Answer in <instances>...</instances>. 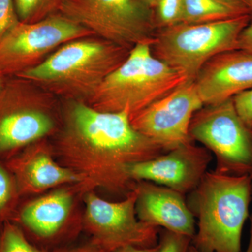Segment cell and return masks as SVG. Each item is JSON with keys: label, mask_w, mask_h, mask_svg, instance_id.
Returning <instances> with one entry per match:
<instances>
[{"label": "cell", "mask_w": 252, "mask_h": 252, "mask_svg": "<svg viewBox=\"0 0 252 252\" xmlns=\"http://www.w3.org/2000/svg\"><path fill=\"white\" fill-rule=\"evenodd\" d=\"M61 122L51 144L54 157L88 190L125 198L136 183L131 165L167 152L135 130L126 112H99L83 101L64 100Z\"/></svg>", "instance_id": "6da1fadb"}, {"label": "cell", "mask_w": 252, "mask_h": 252, "mask_svg": "<svg viewBox=\"0 0 252 252\" xmlns=\"http://www.w3.org/2000/svg\"><path fill=\"white\" fill-rule=\"evenodd\" d=\"M131 49L95 36L69 41L41 64L18 74L56 97L86 102Z\"/></svg>", "instance_id": "7a4b0ae2"}, {"label": "cell", "mask_w": 252, "mask_h": 252, "mask_svg": "<svg viewBox=\"0 0 252 252\" xmlns=\"http://www.w3.org/2000/svg\"><path fill=\"white\" fill-rule=\"evenodd\" d=\"M252 177L207 171L186 195L197 218L191 245L200 252H242V233L249 217Z\"/></svg>", "instance_id": "3957f363"}, {"label": "cell", "mask_w": 252, "mask_h": 252, "mask_svg": "<svg viewBox=\"0 0 252 252\" xmlns=\"http://www.w3.org/2000/svg\"><path fill=\"white\" fill-rule=\"evenodd\" d=\"M151 43L134 46L124 63L106 78L86 103L99 112H140L187 82L182 73L152 54Z\"/></svg>", "instance_id": "277c9868"}, {"label": "cell", "mask_w": 252, "mask_h": 252, "mask_svg": "<svg viewBox=\"0 0 252 252\" xmlns=\"http://www.w3.org/2000/svg\"><path fill=\"white\" fill-rule=\"evenodd\" d=\"M250 23L249 14H244L217 22L180 23L157 30L151 49L158 59L194 81L209 60L239 49V37Z\"/></svg>", "instance_id": "5b68a950"}, {"label": "cell", "mask_w": 252, "mask_h": 252, "mask_svg": "<svg viewBox=\"0 0 252 252\" xmlns=\"http://www.w3.org/2000/svg\"><path fill=\"white\" fill-rule=\"evenodd\" d=\"M0 91V157H14L59 127L56 96L22 78ZM6 84V83H5Z\"/></svg>", "instance_id": "8992f818"}, {"label": "cell", "mask_w": 252, "mask_h": 252, "mask_svg": "<svg viewBox=\"0 0 252 252\" xmlns=\"http://www.w3.org/2000/svg\"><path fill=\"white\" fill-rule=\"evenodd\" d=\"M59 13L94 36L129 49L152 42L157 31L154 10L140 0H64Z\"/></svg>", "instance_id": "52a82bcc"}, {"label": "cell", "mask_w": 252, "mask_h": 252, "mask_svg": "<svg viewBox=\"0 0 252 252\" xmlns=\"http://www.w3.org/2000/svg\"><path fill=\"white\" fill-rule=\"evenodd\" d=\"M189 134L215 155V171L252 177V134L235 109L233 98L205 105L194 114Z\"/></svg>", "instance_id": "ba28073f"}, {"label": "cell", "mask_w": 252, "mask_h": 252, "mask_svg": "<svg viewBox=\"0 0 252 252\" xmlns=\"http://www.w3.org/2000/svg\"><path fill=\"white\" fill-rule=\"evenodd\" d=\"M92 36L61 13L38 22H19L0 39V77H16L39 65L63 44Z\"/></svg>", "instance_id": "9c48e42d"}, {"label": "cell", "mask_w": 252, "mask_h": 252, "mask_svg": "<svg viewBox=\"0 0 252 252\" xmlns=\"http://www.w3.org/2000/svg\"><path fill=\"white\" fill-rule=\"evenodd\" d=\"M83 200L81 226L93 243L112 252L127 246L153 248L158 243L161 228L137 218L135 188L117 202L104 200L94 190L86 192Z\"/></svg>", "instance_id": "30bf717a"}, {"label": "cell", "mask_w": 252, "mask_h": 252, "mask_svg": "<svg viewBox=\"0 0 252 252\" xmlns=\"http://www.w3.org/2000/svg\"><path fill=\"white\" fill-rule=\"evenodd\" d=\"M89 190L81 182L63 186L33 199L18 209L14 222L39 248L58 250L82 230L81 218L74 213L78 197Z\"/></svg>", "instance_id": "8fae6325"}, {"label": "cell", "mask_w": 252, "mask_h": 252, "mask_svg": "<svg viewBox=\"0 0 252 252\" xmlns=\"http://www.w3.org/2000/svg\"><path fill=\"white\" fill-rule=\"evenodd\" d=\"M203 106L193 81H187L129 118L135 130L168 152L193 141L189 134L190 122Z\"/></svg>", "instance_id": "7c38bea8"}, {"label": "cell", "mask_w": 252, "mask_h": 252, "mask_svg": "<svg viewBox=\"0 0 252 252\" xmlns=\"http://www.w3.org/2000/svg\"><path fill=\"white\" fill-rule=\"evenodd\" d=\"M212 160L208 149L194 141L131 165L132 180L148 181L187 195L198 187Z\"/></svg>", "instance_id": "4fadbf2b"}, {"label": "cell", "mask_w": 252, "mask_h": 252, "mask_svg": "<svg viewBox=\"0 0 252 252\" xmlns=\"http://www.w3.org/2000/svg\"><path fill=\"white\" fill-rule=\"evenodd\" d=\"M5 165L14 176L21 196L82 182L79 175L57 161L46 139L28 146Z\"/></svg>", "instance_id": "5bb4252c"}, {"label": "cell", "mask_w": 252, "mask_h": 252, "mask_svg": "<svg viewBox=\"0 0 252 252\" xmlns=\"http://www.w3.org/2000/svg\"><path fill=\"white\" fill-rule=\"evenodd\" d=\"M193 82L204 106L233 98L252 89V55L241 49L217 54L204 64Z\"/></svg>", "instance_id": "9a60e30c"}, {"label": "cell", "mask_w": 252, "mask_h": 252, "mask_svg": "<svg viewBox=\"0 0 252 252\" xmlns=\"http://www.w3.org/2000/svg\"><path fill=\"white\" fill-rule=\"evenodd\" d=\"M134 188L139 220L192 240L196 232L195 219L189 210L186 195L148 181H137Z\"/></svg>", "instance_id": "2e32d148"}, {"label": "cell", "mask_w": 252, "mask_h": 252, "mask_svg": "<svg viewBox=\"0 0 252 252\" xmlns=\"http://www.w3.org/2000/svg\"><path fill=\"white\" fill-rule=\"evenodd\" d=\"M217 0H183L182 23L200 24L223 21L244 15Z\"/></svg>", "instance_id": "e0dca14e"}, {"label": "cell", "mask_w": 252, "mask_h": 252, "mask_svg": "<svg viewBox=\"0 0 252 252\" xmlns=\"http://www.w3.org/2000/svg\"><path fill=\"white\" fill-rule=\"evenodd\" d=\"M21 196L14 176L0 162V233L6 222L14 220Z\"/></svg>", "instance_id": "ac0fdd59"}, {"label": "cell", "mask_w": 252, "mask_h": 252, "mask_svg": "<svg viewBox=\"0 0 252 252\" xmlns=\"http://www.w3.org/2000/svg\"><path fill=\"white\" fill-rule=\"evenodd\" d=\"M66 248L50 250L39 248L13 221L6 222L0 233V252H64Z\"/></svg>", "instance_id": "d6986e66"}, {"label": "cell", "mask_w": 252, "mask_h": 252, "mask_svg": "<svg viewBox=\"0 0 252 252\" xmlns=\"http://www.w3.org/2000/svg\"><path fill=\"white\" fill-rule=\"evenodd\" d=\"M20 22L35 23L60 12L64 0H14Z\"/></svg>", "instance_id": "ffe728a7"}, {"label": "cell", "mask_w": 252, "mask_h": 252, "mask_svg": "<svg viewBox=\"0 0 252 252\" xmlns=\"http://www.w3.org/2000/svg\"><path fill=\"white\" fill-rule=\"evenodd\" d=\"M157 30L182 23L183 0H157L154 8Z\"/></svg>", "instance_id": "44dd1931"}, {"label": "cell", "mask_w": 252, "mask_h": 252, "mask_svg": "<svg viewBox=\"0 0 252 252\" xmlns=\"http://www.w3.org/2000/svg\"><path fill=\"white\" fill-rule=\"evenodd\" d=\"M191 238L165 229H160L158 252H189Z\"/></svg>", "instance_id": "7402d4cb"}, {"label": "cell", "mask_w": 252, "mask_h": 252, "mask_svg": "<svg viewBox=\"0 0 252 252\" xmlns=\"http://www.w3.org/2000/svg\"><path fill=\"white\" fill-rule=\"evenodd\" d=\"M19 22L14 0H0V39Z\"/></svg>", "instance_id": "603a6c76"}, {"label": "cell", "mask_w": 252, "mask_h": 252, "mask_svg": "<svg viewBox=\"0 0 252 252\" xmlns=\"http://www.w3.org/2000/svg\"><path fill=\"white\" fill-rule=\"evenodd\" d=\"M235 109L240 119L250 130H252V89L233 97Z\"/></svg>", "instance_id": "cb8c5ba5"}, {"label": "cell", "mask_w": 252, "mask_h": 252, "mask_svg": "<svg viewBox=\"0 0 252 252\" xmlns=\"http://www.w3.org/2000/svg\"><path fill=\"white\" fill-rule=\"evenodd\" d=\"M239 49L252 55V23L247 26L240 34L238 39Z\"/></svg>", "instance_id": "d4e9b609"}, {"label": "cell", "mask_w": 252, "mask_h": 252, "mask_svg": "<svg viewBox=\"0 0 252 252\" xmlns=\"http://www.w3.org/2000/svg\"><path fill=\"white\" fill-rule=\"evenodd\" d=\"M64 252H112L99 247L89 240V243L75 247V248H66Z\"/></svg>", "instance_id": "484cf974"}, {"label": "cell", "mask_w": 252, "mask_h": 252, "mask_svg": "<svg viewBox=\"0 0 252 252\" xmlns=\"http://www.w3.org/2000/svg\"><path fill=\"white\" fill-rule=\"evenodd\" d=\"M217 1L228 7L240 11V13L249 14L248 8L244 3L243 0H217Z\"/></svg>", "instance_id": "4316f807"}, {"label": "cell", "mask_w": 252, "mask_h": 252, "mask_svg": "<svg viewBox=\"0 0 252 252\" xmlns=\"http://www.w3.org/2000/svg\"><path fill=\"white\" fill-rule=\"evenodd\" d=\"M158 246L153 247V248H139L135 246H127L125 248L120 249L116 252H158Z\"/></svg>", "instance_id": "83f0119b"}, {"label": "cell", "mask_w": 252, "mask_h": 252, "mask_svg": "<svg viewBox=\"0 0 252 252\" xmlns=\"http://www.w3.org/2000/svg\"><path fill=\"white\" fill-rule=\"evenodd\" d=\"M250 240H249V244L248 248H247L246 251L244 252H252V214L250 215Z\"/></svg>", "instance_id": "f1b7e54d"}, {"label": "cell", "mask_w": 252, "mask_h": 252, "mask_svg": "<svg viewBox=\"0 0 252 252\" xmlns=\"http://www.w3.org/2000/svg\"><path fill=\"white\" fill-rule=\"evenodd\" d=\"M248 10L249 16L250 17V23H252V0H243Z\"/></svg>", "instance_id": "f546056e"}, {"label": "cell", "mask_w": 252, "mask_h": 252, "mask_svg": "<svg viewBox=\"0 0 252 252\" xmlns=\"http://www.w3.org/2000/svg\"><path fill=\"white\" fill-rule=\"evenodd\" d=\"M140 1H142L146 6L153 10L154 6H155L156 2H157V0H140Z\"/></svg>", "instance_id": "4dcf8cb0"}, {"label": "cell", "mask_w": 252, "mask_h": 252, "mask_svg": "<svg viewBox=\"0 0 252 252\" xmlns=\"http://www.w3.org/2000/svg\"><path fill=\"white\" fill-rule=\"evenodd\" d=\"M4 84H5L4 79H3V78L0 77V91H1V89H2L3 86H4Z\"/></svg>", "instance_id": "1f68e13d"}, {"label": "cell", "mask_w": 252, "mask_h": 252, "mask_svg": "<svg viewBox=\"0 0 252 252\" xmlns=\"http://www.w3.org/2000/svg\"><path fill=\"white\" fill-rule=\"evenodd\" d=\"M189 252H200L196 250L193 245H190V248H189Z\"/></svg>", "instance_id": "d6a6232c"}, {"label": "cell", "mask_w": 252, "mask_h": 252, "mask_svg": "<svg viewBox=\"0 0 252 252\" xmlns=\"http://www.w3.org/2000/svg\"></svg>", "instance_id": "836d02e7"}, {"label": "cell", "mask_w": 252, "mask_h": 252, "mask_svg": "<svg viewBox=\"0 0 252 252\" xmlns=\"http://www.w3.org/2000/svg\"></svg>", "instance_id": "e575fe53"}, {"label": "cell", "mask_w": 252, "mask_h": 252, "mask_svg": "<svg viewBox=\"0 0 252 252\" xmlns=\"http://www.w3.org/2000/svg\"></svg>", "instance_id": "d590c367"}]
</instances>
